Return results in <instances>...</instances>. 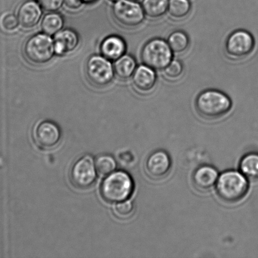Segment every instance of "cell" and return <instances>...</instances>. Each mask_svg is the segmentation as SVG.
<instances>
[{
    "instance_id": "obj_17",
    "label": "cell",
    "mask_w": 258,
    "mask_h": 258,
    "mask_svg": "<svg viewBox=\"0 0 258 258\" xmlns=\"http://www.w3.org/2000/svg\"><path fill=\"white\" fill-rule=\"evenodd\" d=\"M114 71L116 76L121 80H128L133 77L137 64L133 56L125 54L115 60Z\"/></svg>"
},
{
    "instance_id": "obj_12",
    "label": "cell",
    "mask_w": 258,
    "mask_h": 258,
    "mask_svg": "<svg viewBox=\"0 0 258 258\" xmlns=\"http://www.w3.org/2000/svg\"><path fill=\"white\" fill-rule=\"evenodd\" d=\"M134 88L142 94L151 93L158 83V75L155 70L145 64L136 68L132 77Z\"/></svg>"
},
{
    "instance_id": "obj_21",
    "label": "cell",
    "mask_w": 258,
    "mask_h": 258,
    "mask_svg": "<svg viewBox=\"0 0 258 258\" xmlns=\"http://www.w3.org/2000/svg\"><path fill=\"white\" fill-rule=\"evenodd\" d=\"M191 9L189 0H169L168 14L173 20L186 19L190 14Z\"/></svg>"
},
{
    "instance_id": "obj_14",
    "label": "cell",
    "mask_w": 258,
    "mask_h": 258,
    "mask_svg": "<svg viewBox=\"0 0 258 258\" xmlns=\"http://www.w3.org/2000/svg\"><path fill=\"white\" fill-rule=\"evenodd\" d=\"M41 8L40 5L33 0L23 3L17 12L19 24L25 29H31L36 26L41 19Z\"/></svg>"
},
{
    "instance_id": "obj_19",
    "label": "cell",
    "mask_w": 258,
    "mask_h": 258,
    "mask_svg": "<svg viewBox=\"0 0 258 258\" xmlns=\"http://www.w3.org/2000/svg\"><path fill=\"white\" fill-rule=\"evenodd\" d=\"M174 54H181L188 49L190 45L189 35L183 30H176L169 35L167 40Z\"/></svg>"
},
{
    "instance_id": "obj_11",
    "label": "cell",
    "mask_w": 258,
    "mask_h": 258,
    "mask_svg": "<svg viewBox=\"0 0 258 258\" xmlns=\"http://www.w3.org/2000/svg\"><path fill=\"white\" fill-rule=\"evenodd\" d=\"M62 133L56 123L44 121L36 126L34 131L35 143L40 148L50 149L59 144Z\"/></svg>"
},
{
    "instance_id": "obj_27",
    "label": "cell",
    "mask_w": 258,
    "mask_h": 258,
    "mask_svg": "<svg viewBox=\"0 0 258 258\" xmlns=\"http://www.w3.org/2000/svg\"><path fill=\"white\" fill-rule=\"evenodd\" d=\"M40 5L45 11L55 12L62 7L65 0H39Z\"/></svg>"
},
{
    "instance_id": "obj_1",
    "label": "cell",
    "mask_w": 258,
    "mask_h": 258,
    "mask_svg": "<svg viewBox=\"0 0 258 258\" xmlns=\"http://www.w3.org/2000/svg\"><path fill=\"white\" fill-rule=\"evenodd\" d=\"M197 113L207 120H216L227 114L232 107L228 95L221 90L208 89L197 96L194 102Z\"/></svg>"
},
{
    "instance_id": "obj_20",
    "label": "cell",
    "mask_w": 258,
    "mask_h": 258,
    "mask_svg": "<svg viewBox=\"0 0 258 258\" xmlns=\"http://www.w3.org/2000/svg\"><path fill=\"white\" fill-rule=\"evenodd\" d=\"M241 173L251 180L258 179V153L246 154L241 159L239 164Z\"/></svg>"
},
{
    "instance_id": "obj_13",
    "label": "cell",
    "mask_w": 258,
    "mask_h": 258,
    "mask_svg": "<svg viewBox=\"0 0 258 258\" xmlns=\"http://www.w3.org/2000/svg\"><path fill=\"white\" fill-rule=\"evenodd\" d=\"M219 173L214 166L202 165L195 169L192 176L194 188L200 192L211 190L216 184Z\"/></svg>"
},
{
    "instance_id": "obj_23",
    "label": "cell",
    "mask_w": 258,
    "mask_h": 258,
    "mask_svg": "<svg viewBox=\"0 0 258 258\" xmlns=\"http://www.w3.org/2000/svg\"><path fill=\"white\" fill-rule=\"evenodd\" d=\"M184 65L181 60L173 59L163 70L164 78L166 80L174 82L182 77L184 73Z\"/></svg>"
},
{
    "instance_id": "obj_18",
    "label": "cell",
    "mask_w": 258,
    "mask_h": 258,
    "mask_svg": "<svg viewBox=\"0 0 258 258\" xmlns=\"http://www.w3.org/2000/svg\"><path fill=\"white\" fill-rule=\"evenodd\" d=\"M169 0H143L141 7L148 19H161L168 13Z\"/></svg>"
},
{
    "instance_id": "obj_2",
    "label": "cell",
    "mask_w": 258,
    "mask_h": 258,
    "mask_svg": "<svg viewBox=\"0 0 258 258\" xmlns=\"http://www.w3.org/2000/svg\"><path fill=\"white\" fill-rule=\"evenodd\" d=\"M249 183L246 176L240 172L228 170L219 176L216 191L219 198L229 204L241 201L246 196Z\"/></svg>"
},
{
    "instance_id": "obj_3",
    "label": "cell",
    "mask_w": 258,
    "mask_h": 258,
    "mask_svg": "<svg viewBox=\"0 0 258 258\" xmlns=\"http://www.w3.org/2000/svg\"><path fill=\"white\" fill-rule=\"evenodd\" d=\"M134 182L130 174L123 171L113 172L104 179L100 187L102 198L109 203L127 201L134 191Z\"/></svg>"
},
{
    "instance_id": "obj_8",
    "label": "cell",
    "mask_w": 258,
    "mask_h": 258,
    "mask_svg": "<svg viewBox=\"0 0 258 258\" xmlns=\"http://www.w3.org/2000/svg\"><path fill=\"white\" fill-rule=\"evenodd\" d=\"M85 73L88 81L92 85L103 87L112 82L115 71L110 60L101 55H95L88 59Z\"/></svg>"
},
{
    "instance_id": "obj_4",
    "label": "cell",
    "mask_w": 258,
    "mask_h": 258,
    "mask_svg": "<svg viewBox=\"0 0 258 258\" xmlns=\"http://www.w3.org/2000/svg\"><path fill=\"white\" fill-rule=\"evenodd\" d=\"M173 55L167 40L159 37L149 40L141 51L143 64L156 71H163L173 59Z\"/></svg>"
},
{
    "instance_id": "obj_9",
    "label": "cell",
    "mask_w": 258,
    "mask_h": 258,
    "mask_svg": "<svg viewBox=\"0 0 258 258\" xmlns=\"http://www.w3.org/2000/svg\"><path fill=\"white\" fill-rule=\"evenodd\" d=\"M96 169L90 156L83 157L76 162L71 169L70 179L72 184L80 189L90 188L97 178Z\"/></svg>"
},
{
    "instance_id": "obj_29",
    "label": "cell",
    "mask_w": 258,
    "mask_h": 258,
    "mask_svg": "<svg viewBox=\"0 0 258 258\" xmlns=\"http://www.w3.org/2000/svg\"><path fill=\"white\" fill-rule=\"evenodd\" d=\"M83 2L87 3V4H91L96 1V0H82Z\"/></svg>"
},
{
    "instance_id": "obj_30",
    "label": "cell",
    "mask_w": 258,
    "mask_h": 258,
    "mask_svg": "<svg viewBox=\"0 0 258 258\" xmlns=\"http://www.w3.org/2000/svg\"><path fill=\"white\" fill-rule=\"evenodd\" d=\"M111 2H119V1H120V0H111Z\"/></svg>"
},
{
    "instance_id": "obj_25",
    "label": "cell",
    "mask_w": 258,
    "mask_h": 258,
    "mask_svg": "<svg viewBox=\"0 0 258 258\" xmlns=\"http://www.w3.org/2000/svg\"><path fill=\"white\" fill-rule=\"evenodd\" d=\"M134 211H135V207L133 204L128 200L118 203L115 208L116 216L123 219H128L132 216Z\"/></svg>"
},
{
    "instance_id": "obj_16",
    "label": "cell",
    "mask_w": 258,
    "mask_h": 258,
    "mask_svg": "<svg viewBox=\"0 0 258 258\" xmlns=\"http://www.w3.org/2000/svg\"><path fill=\"white\" fill-rule=\"evenodd\" d=\"M100 50L102 56L110 60H116L125 54L126 44L122 38L111 35L101 43Z\"/></svg>"
},
{
    "instance_id": "obj_26",
    "label": "cell",
    "mask_w": 258,
    "mask_h": 258,
    "mask_svg": "<svg viewBox=\"0 0 258 258\" xmlns=\"http://www.w3.org/2000/svg\"><path fill=\"white\" fill-rule=\"evenodd\" d=\"M19 20L14 15L6 14L0 18V26L6 32H13L19 26Z\"/></svg>"
},
{
    "instance_id": "obj_15",
    "label": "cell",
    "mask_w": 258,
    "mask_h": 258,
    "mask_svg": "<svg viewBox=\"0 0 258 258\" xmlns=\"http://www.w3.org/2000/svg\"><path fill=\"white\" fill-rule=\"evenodd\" d=\"M77 32L72 29L61 30L55 35V54L63 55L74 51L79 44Z\"/></svg>"
},
{
    "instance_id": "obj_5",
    "label": "cell",
    "mask_w": 258,
    "mask_h": 258,
    "mask_svg": "<svg viewBox=\"0 0 258 258\" xmlns=\"http://www.w3.org/2000/svg\"><path fill=\"white\" fill-rule=\"evenodd\" d=\"M24 52L29 62L34 64H44L54 57V40L44 33L35 34L25 43Z\"/></svg>"
},
{
    "instance_id": "obj_24",
    "label": "cell",
    "mask_w": 258,
    "mask_h": 258,
    "mask_svg": "<svg viewBox=\"0 0 258 258\" xmlns=\"http://www.w3.org/2000/svg\"><path fill=\"white\" fill-rule=\"evenodd\" d=\"M97 171L102 175H108L112 173L116 168V163L112 156L102 155L98 157L95 161Z\"/></svg>"
},
{
    "instance_id": "obj_10",
    "label": "cell",
    "mask_w": 258,
    "mask_h": 258,
    "mask_svg": "<svg viewBox=\"0 0 258 258\" xmlns=\"http://www.w3.org/2000/svg\"><path fill=\"white\" fill-rule=\"evenodd\" d=\"M172 161L170 156L164 150L153 152L146 159L145 170L150 178L158 180L165 178L170 172Z\"/></svg>"
},
{
    "instance_id": "obj_28",
    "label": "cell",
    "mask_w": 258,
    "mask_h": 258,
    "mask_svg": "<svg viewBox=\"0 0 258 258\" xmlns=\"http://www.w3.org/2000/svg\"><path fill=\"white\" fill-rule=\"evenodd\" d=\"M82 0H65V6L71 10H77L80 9L83 4Z\"/></svg>"
},
{
    "instance_id": "obj_31",
    "label": "cell",
    "mask_w": 258,
    "mask_h": 258,
    "mask_svg": "<svg viewBox=\"0 0 258 258\" xmlns=\"http://www.w3.org/2000/svg\"><path fill=\"white\" fill-rule=\"evenodd\" d=\"M133 1L138 2V1H140V0H133Z\"/></svg>"
},
{
    "instance_id": "obj_6",
    "label": "cell",
    "mask_w": 258,
    "mask_h": 258,
    "mask_svg": "<svg viewBox=\"0 0 258 258\" xmlns=\"http://www.w3.org/2000/svg\"><path fill=\"white\" fill-rule=\"evenodd\" d=\"M253 35L246 30H235L227 38L225 53L230 59L239 60L251 54L255 48Z\"/></svg>"
},
{
    "instance_id": "obj_7",
    "label": "cell",
    "mask_w": 258,
    "mask_h": 258,
    "mask_svg": "<svg viewBox=\"0 0 258 258\" xmlns=\"http://www.w3.org/2000/svg\"><path fill=\"white\" fill-rule=\"evenodd\" d=\"M113 14L119 24L126 28L140 26L145 20L141 5L133 0H120L115 3Z\"/></svg>"
},
{
    "instance_id": "obj_22",
    "label": "cell",
    "mask_w": 258,
    "mask_h": 258,
    "mask_svg": "<svg viewBox=\"0 0 258 258\" xmlns=\"http://www.w3.org/2000/svg\"><path fill=\"white\" fill-rule=\"evenodd\" d=\"M64 26V20L62 15L57 13H50L45 15L42 20L41 29L44 34L52 36L59 32Z\"/></svg>"
}]
</instances>
